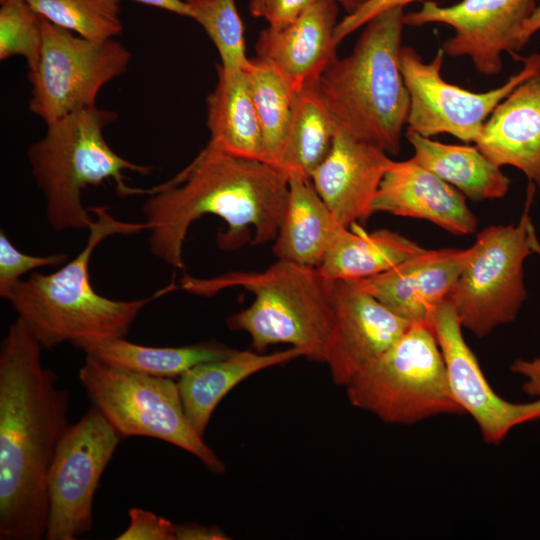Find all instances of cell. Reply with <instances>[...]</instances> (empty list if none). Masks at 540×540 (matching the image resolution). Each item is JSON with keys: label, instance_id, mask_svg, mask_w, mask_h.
Here are the masks:
<instances>
[{"label": "cell", "instance_id": "8fae6325", "mask_svg": "<svg viewBox=\"0 0 540 540\" xmlns=\"http://www.w3.org/2000/svg\"><path fill=\"white\" fill-rule=\"evenodd\" d=\"M444 52L440 48L430 62L409 46L400 51L401 70L410 95L406 128L424 137L450 134L476 142L496 106L518 85L540 73V54L523 60L522 69L501 86L473 92L445 81L441 75Z\"/></svg>", "mask_w": 540, "mask_h": 540}, {"label": "cell", "instance_id": "6da1fadb", "mask_svg": "<svg viewBox=\"0 0 540 540\" xmlns=\"http://www.w3.org/2000/svg\"><path fill=\"white\" fill-rule=\"evenodd\" d=\"M43 347L18 317L0 348V539L45 538L47 474L70 425L69 393L41 363Z\"/></svg>", "mask_w": 540, "mask_h": 540}, {"label": "cell", "instance_id": "e0dca14e", "mask_svg": "<svg viewBox=\"0 0 540 540\" xmlns=\"http://www.w3.org/2000/svg\"><path fill=\"white\" fill-rule=\"evenodd\" d=\"M393 160L383 150L338 128L330 151L310 180L335 221L350 227L366 221Z\"/></svg>", "mask_w": 540, "mask_h": 540}, {"label": "cell", "instance_id": "7c38bea8", "mask_svg": "<svg viewBox=\"0 0 540 540\" xmlns=\"http://www.w3.org/2000/svg\"><path fill=\"white\" fill-rule=\"evenodd\" d=\"M121 440L92 406L63 434L47 474L45 539L74 540L93 528V502L102 474Z\"/></svg>", "mask_w": 540, "mask_h": 540}, {"label": "cell", "instance_id": "603a6c76", "mask_svg": "<svg viewBox=\"0 0 540 540\" xmlns=\"http://www.w3.org/2000/svg\"><path fill=\"white\" fill-rule=\"evenodd\" d=\"M340 226L311 180L289 177L288 200L273 253L278 260L318 268Z\"/></svg>", "mask_w": 540, "mask_h": 540}, {"label": "cell", "instance_id": "d4e9b609", "mask_svg": "<svg viewBox=\"0 0 540 540\" xmlns=\"http://www.w3.org/2000/svg\"><path fill=\"white\" fill-rule=\"evenodd\" d=\"M414 149L412 159L473 201L499 199L511 180L477 146L445 144L406 131Z\"/></svg>", "mask_w": 540, "mask_h": 540}, {"label": "cell", "instance_id": "ba28073f", "mask_svg": "<svg viewBox=\"0 0 540 540\" xmlns=\"http://www.w3.org/2000/svg\"><path fill=\"white\" fill-rule=\"evenodd\" d=\"M79 380L92 406L121 438L146 436L175 445L222 474L224 462L190 424L177 382L118 367L86 355Z\"/></svg>", "mask_w": 540, "mask_h": 540}, {"label": "cell", "instance_id": "f35d334b", "mask_svg": "<svg viewBox=\"0 0 540 540\" xmlns=\"http://www.w3.org/2000/svg\"><path fill=\"white\" fill-rule=\"evenodd\" d=\"M540 30V4L536 6L530 18L526 21L523 28V35L529 41L531 36Z\"/></svg>", "mask_w": 540, "mask_h": 540}, {"label": "cell", "instance_id": "3957f363", "mask_svg": "<svg viewBox=\"0 0 540 540\" xmlns=\"http://www.w3.org/2000/svg\"><path fill=\"white\" fill-rule=\"evenodd\" d=\"M89 210L94 219L76 257L50 274L32 273L2 296L46 349L70 342L81 350L91 343L125 337L148 303L176 288L170 285L151 297L134 300H113L97 293L89 275L96 247L112 235L149 231L150 225L116 219L106 206Z\"/></svg>", "mask_w": 540, "mask_h": 540}, {"label": "cell", "instance_id": "484cf974", "mask_svg": "<svg viewBox=\"0 0 540 540\" xmlns=\"http://www.w3.org/2000/svg\"><path fill=\"white\" fill-rule=\"evenodd\" d=\"M339 125L322 100L317 83L294 96L278 168L288 177L309 179L331 149Z\"/></svg>", "mask_w": 540, "mask_h": 540}, {"label": "cell", "instance_id": "d6a6232c", "mask_svg": "<svg viewBox=\"0 0 540 540\" xmlns=\"http://www.w3.org/2000/svg\"><path fill=\"white\" fill-rule=\"evenodd\" d=\"M130 523L117 540H175L176 524L142 508L129 509Z\"/></svg>", "mask_w": 540, "mask_h": 540}, {"label": "cell", "instance_id": "ffe728a7", "mask_svg": "<svg viewBox=\"0 0 540 540\" xmlns=\"http://www.w3.org/2000/svg\"><path fill=\"white\" fill-rule=\"evenodd\" d=\"M475 145L495 165L519 169L540 189V73L496 106Z\"/></svg>", "mask_w": 540, "mask_h": 540}, {"label": "cell", "instance_id": "277c9868", "mask_svg": "<svg viewBox=\"0 0 540 540\" xmlns=\"http://www.w3.org/2000/svg\"><path fill=\"white\" fill-rule=\"evenodd\" d=\"M404 16L396 7L372 18L351 54L337 59L317 82L340 128L391 155L400 151L410 110L400 63Z\"/></svg>", "mask_w": 540, "mask_h": 540}, {"label": "cell", "instance_id": "5b68a950", "mask_svg": "<svg viewBox=\"0 0 540 540\" xmlns=\"http://www.w3.org/2000/svg\"><path fill=\"white\" fill-rule=\"evenodd\" d=\"M229 287H242L254 295L248 308L226 322L229 329L245 331L255 351L291 344L308 360L326 363L332 311L326 280L317 268L278 260L263 271H233L211 278L185 275L178 288L212 296Z\"/></svg>", "mask_w": 540, "mask_h": 540}, {"label": "cell", "instance_id": "7a4b0ae2", "mask_svg": "<svg viewBox=\"0 0 540 540\" xmlns=\"http://www.w3.org/2000/svg\"><path fill=\"white\" fill-rule=\"evenodd\" d=\"M142 210L150 225L151 253L176 269H184L183 243L191 224L211 214L227 229L217 241L232 249L248 238L252 244L276 238L288 200L289 177L276 166L225 153L208 144L170 180L148 189Z\"/></svg>", "mask_w": 540, "mask_h": 540}, {"label": "cell", "instance_id": "9a60e30c", "mask_svg": "<svg viewBox=\"0 0 540 540\" xmlns=\"http://www.w3.org/2000/svg\"><path fill=\"white\" fill-rule=\"evenodd\" d=\"M331 334L326 363L336 385L346 386L413 324L352 281L326 280Z\"/></svg>", "mask_w": 540, "mask_h": 540}, {"label": "cell", "instance_id": "7402d4cb", "mask_svg": "<svg viewBox=\"0 0 540 540\" xmlns=\"http://www.w3.org/2000/svg\"><path fill=\"white\" fill-rule=\"evenodd\" d=\"M424 250L397 232L367 233L355 223L338 228L317 270L325 280H359L386 272Z\"/></svg>", "mask_w": 540, "mask_h": 540}, {"label": "cell", "instance_id": "2e32d148", "mask_svg": "<svg viewBox=\"0 0 540 540\" xmlns=\"http://www.w3.org/2000/svg\"><path fill=\"white\" fill-rule=\"evenodd\" d=\"M470 253V247L425 249L386 272L352 282L398 316L432 326L436 308L447 298Z\"/></svg>", "mask_w": 540, "mask_h": 540}, {"label": "cell", "instance_id": "d6986e66", "mask_svg": "<svg viewBox=\"0 0 540 540\" xmlns=\"http://www.w3.org/2000/svg\"><path fill=\"white\" fill-rule=\"evenodd\" d=\"M373 210L424 219L454 235L473 234L478 225L465 196L412 158L393 160L380 183Z\"/></svg>", "mask_w": 540, "mask_h": 540}, {"label": "cell", "instance_id": "1f68e13d", "mask_svg": "<svg viewBox=\"0 0 540 540\" xmlns=\"http://www.w3.org/2000/svg\"><path fill=\"white\" fill-rule=\"evenodd\" d=\"M69 260L65 253L34 256L18 250L0 231V296L2 297L26 273L47 266H62Z\"/></svg>", "mask_w": 540, "mask_h": 540}, {"label": "cell", "instance_id": "60d3db41", "mask_svg": "<svg viewBox=\"0 0 540 540\" xmlns=\"http://www.w3.org/2000/svg\"><path fill=\"white\" fill-rule=\"evenodd\" d=\"M262 0H250L249 10L252 16L260 17Z\"/></svg>", "mask_w": 540, "mask_h": 540}, {"label": "cell", "instance_id": "52a82bcc", "mask_svg": "<svg viewBox=\"0 0 540 540\" xmlns=\"http://www.w3.org/2000/svg\"><path fill=\"white\" fill-rule=\"evenodd\" d=\"M349 402L389 424L462 413L452 396L434 330L413 323L345 386Z\"/></svg>", "mask_w": 540, "mask_h": 540}, {"label": "cell", "instance_id": "44dd1931", "mask_svg": "<svg viewBox=\"0 0 540 540\" xmlns=\"http://www.w3.org/2000/svg\"><path fill=\"white\" fill-rule=\"evenodd\" d=\"M300 356H304V353L297 347L270 354L236 350L224 359L190 368L177 382L190 424L204 437L215 408L235 386L256 372L287 363Z\"/></svg>", "mask_w": 540, "mask_h": 540}, {"label": "cell", "instance_id": "9c48e42d", "mask_svg": "<svg viewBox=\"0 0 540 540\" xmlns=\"http://www.w3.org/2000/svg\"><path fill=\"white\" fill-rule=\"evenodd\" d=\"M533 192H528L525 210L516 225H493L478 234L447 296L462 327L478 338L512 322L527 297L523 263L531 254L540 253L529 215Z\"/></svg>", "mask_w": 540, "mask_h": 540}, {"label": "cell", "instance_id": "83f0119b", "mask_svg": "<svg viewBox=\"0 0 540 540\" xmlns=\"http://www.w3.org/2000/svg\"><path fill=\"white\" fill-rule=\"evenodd\" d=\"M243 70L262 134L264 161L278 167L296 92L271 64L259 57L249 58Z\"/></svg>", "mask_w": 540, "mask_h": 540}, {"label": "cell", "instance_id": "f546056e", "mask_svg": "<svg viewBox=\"0 0 540 540\" xmlns=\"http://www.w3.org/2000/svg\"><path fill=\"white\" fill-rule=\"evenodd\" d=\"M189 18L199 23L215 45L224 70H242L246 56L244 26L235 0H185Z\"/></svg>", "mask_w": 540, "mask_h": 540}, {"label": "cell", "instance_id": "b9f144b4", "mask_svg": "<svg viewBox=\"0 0 540 540\" xmlns=\"http://www.w3.org/2000/svg\"><path fill=\"white\" fill-rule=\"evenodd\" d=\"M8 1H14V0H0V3H5V2H8Z\"/></svg>", "mask_w": 540, "mask_h": 540}, {"label": "cell", "instance_id": "836d02e7", "mask_svg": "<svg viewBox=\"0 0 540 540\" xmlns=\"http://www.w3.org/2000/svg\"><path fill=\"white\" fill-rule=\"evenodd\" d=\"M414 1L424 0H369L355 12L346 14L338 22L334 34L335 42L338 45L347 36L364 26L375 16L396 7L403 8L405 5Z\"/></svg>", "mask_w": 540, "mask_h": 540}, {"label": "cell", "instance_id": "4316f807", "mask_svg": "<svg viewBox=\"0 0 540 540\" xmlns=\"http://www.w3.org/2000/svg\"><path fill=\"white\" fill-rule=\"evenodd\" d=\"M81 350L118 367L171 379L198 364L224 359L236 351L213 341L181 347H151L124 337L91 343Z\"/></svg>", "mask_w": 540, "mask_h": 540}, {"label": "cell", "instance_id": "cb8c5ba5", "mask_svg": "<svg viewBox=\"0 0 540 540\" xmlns=\"http://www.w3.org/2000/svg\"><path fill=\"white\" fill-rule=\"evenodd\" d=\"M217 73V84L206 100L208 145L264 161L262 134L244 70H224L218 65Z\"/></svg>", "mask_w": 540, "mask_h": 540}, {"label": "cell", "instance_id": "e575fe53", "mask_svg": "<svg viewBox=\"0 0 540 540\" xmlns=\"http://www.w3.org/2000/svg\"><path fill=\"white\" fill-rule=\"evenodd\" d=\"M320 0H262L260 17L270 26L285 25Z\"/></svg>", "mask_w": 540, "mask_h": 540}, {"label": "cell", "instance_id": "ac0fdd59", "mask_svg": "<svg viewBox=\"0 0 540 540\" xmlns=\"http://www.w3.org/2000/svg\"><path fill=\"white\" fill-rule=\"evenodd\" d=\"M336 0H320L282 26L268 25L256 42L257 57L271 64L295 92L316 84L338 59Z\"/></svg>", "mask_w": 540, "mask_h": 540}, {"label": "cell", "instance_id": "8992f818", "mask_svg": "<svg viewBox=\"0 0 540 540\" xmlns=\"http://www.w3.org/2000/svg\"><path fill=\"white\" fill-rule=\"evenodd\" d=\"M116 112L84 108L50 123L47 132L27 150L36 184L43 192L46 218L58 232L89 228L93 218L84 208L82 191L112 180L120 197L135 195L125 183V171L148 175L152 167L118 155L104 138V128Z\"/></svg>", "mask_w": 540, "mask_h": 540}, {"label": "cell", "instance_id": "d590c367", "mask_svg": "<svg viewBox=\"0 0 540 540\" xmlns=\"http://www.w3.org/2000/svg\"><path fill=\"white\" fill-rule=\"evenodd\" d=\"M230 537L218 526L187 522L176 525L175 540H227Z\"/></svg>", "mask_w": 540, "mask_h": 540}, {"label": "cell", "instance_id": "30bf717a", "mask_svg": "<svg viewBox=\"0 0 540 540\" xmlns=\"http://www.w3.org/2000/svg\"><path fill=\"white\" fill-rule=\"evenodd\" d=\"M132 54L115 39L92 41L42 17V47L28 71L30 111L47 125L95 106L100 89L128 68Z\"/></svg>", "mask_w": 540, "mask_h": 540}, {"label": "cell", "instance_id": "5bb4252c", "mask_svg": "<svg viewBox=\"0 0 540 540\" xmlns=\"http://www.w3.org/2000/svg\"><path fill=\"white\" fill-rule=\"evenodd\" d=\"M432 328L443 355L452 396L461 410L475 420L486 443L498 444L515 426L540 420V399L513 403L491 388L447 298L436 308Z\"/></svg>", "mask_w": 540, "mask_h": 540}, {"label": "cell", "instance_id": "74e56055", "mask_svg": "<svg viewBox=\"0 0 540 540\" xmlns=\"http://www.w3.org/2000/svg\"><path fill=\"white\" fill-rule=\"evenodd\" d=\"M144 5L160 8L181 16L189 17V9L185 0H131Z\"/></svg>", "mask_w": 540, "mask_h": 540}, {"label": "cell", "instance_id": "4dcf8cb0", "mask_svg": "<svg viewBox=\"0 0 540 540\" xmlns=\"http://www.w3.org/2000/svg\"><path fill=\"white\" fill-rule=\"evenodd\" d=\"M42 47V17L26 0L1 4L0 59L20 55L27 61L28 71L38 63Z\"/></svg>", "mask_w": 540, "mask_h": 540}, {"label": "cell", "instance_id": "f1b7e54d", "mask_svg": "<svg viewBox=\"0 0 540 540\" xmlns=\"http://www.w3.org/2000/svg\"><path fill=\"white\" fill-rule=\"evenodd\" d=\"M41 17L92 41L121 33L120 0H26Z\"/></svg>", "mask_w": 540, "mask_h": 540}, {"label": "cell", "instance_id": "ab89813d", "mask_svg": "<svg viewBox=\"0 0 540 540\" xmlns=\"http://www.w3.org/2000/svg\"><path fill=\"white\" fill-rule=\"evenodd\" d=\"M344 8L347 14H351L362 7L369 0H336Z\"/></svg>", "mask_w": 540, "mask_h": 540}, {"label": "cell", "instance_id": "8d00e7d4", "mask_svg": "<svg viewBox=\"0 0 540 540\" xmlns=\"http://www.w3.org/2000/svg\"><path fill=\"white\" fill-rule=\"evenodd\" d=\"M513 373L525 378L522 389L526 394L540 397V358L533 360L516 359L511 367Z\"/></svg>", "mask_w": 540, "mask_h": 540}, {"label": "cell", "instance_id": "4fadbf2b", "mask_svg": "<svg viewBox=\"0 0 540 540\" xmlns=\"http://www.w3.org/2000/svg\"><path fill=\"white\" fill-rule=\"evenodd\" d=\"M536 6L535 0H462L451 6L425 1L405 14L404 23L449 25L455 34L443 42L444 54L468 56L478 72L496 76L503 67L501 54L515 55L528 43L523 28Z\"/></svg>", "mask_w": 540, "mask_h": 540}]
</instances>
